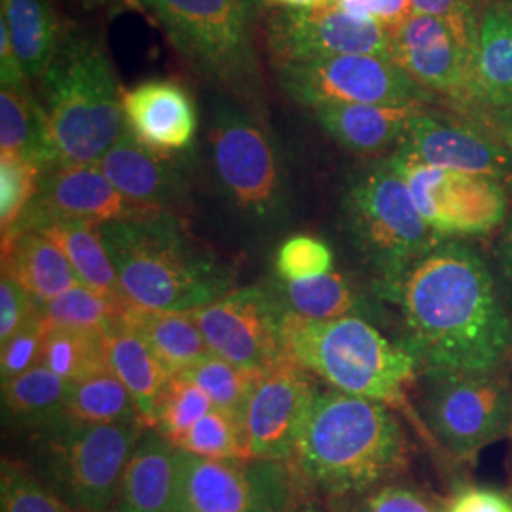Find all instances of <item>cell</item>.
Instances as JSON below:
<instances>
[{"label": "cell", "instance_id": "obj_43", "mask_svg": "<svg viewBox=\"0 0 512 512\" xmlns=\"http://www.w3.org/2000/svg\"><path fill=\"white\" fill-rule=\"evenodd\" d=\"M44 340H46V321L40 315L35 321L19 329L14 336H10L6 342H2V353H0L2 384L18 378L44 361Z\"/></svg>", "mask_w": 512, "mask_h": 512}, {"label": "cell", "instance_id": "obj_10", "mask_svg": "<svg viewBox=\"0 0 512 512\" xmlns=\"http://www.w3.org/2000/svg\"><path fill=\"white\" fill-rule=\"evenodd\" d=\"M418 414L446 456L473 463L503 437L512 421V384L497 372H420Z\"/></svg>", "mask_w": 512, "mask_h": 512}, {"label": "cell", "instance_id": "obj_45", "mask_svg": "<svg viewBox=\"0 0 512 512\" xmlns=\"http://www.w3.org/2000/svg\"><path fill=\"white\" fill-rule=\"evenodd\" d=\"M442 512H512V497L495 488L463 486L444 501Z\"/></svg>", "mask_w": 512, "mask_h": 512}, {"label": "cell", "instance_id": "obj_57", "mask_svg": "<svg viewBox=\"0 0 512 512\" xmlns=\"http://www.w3.org/2000/svg\"><path fill=\"white\" fill-rule=\"evenodd\" d=\"M509 2H512V0H509Z\"/></svg>", "mask_w": 512, "mask_h": 512}, {"label": "cell", "instance_id": "obj_19", "mask_svg": "<svg viewBox=\"0 0 512 512\" xmlns=\"http://www.w3.org/2000/svg\"><path fill=\"white\" fill-rule=\"evenodd\" d=\"M148 209L126 200L107 179L99 164H55L44 169L35 202L25 211L14 232L2 243L23 232H37L52 222H88L103 226L112 220L129 219Z\"/></svg>", "mask_w": 512, "mask_h": 512}, {"label": "cell", "instance_id": "obj_23", "mask_svg": "<svg viewBox=\"0 0 512 512\" xmlns=\"http://www.w3.org/2000/svg\"><path fill=\"white\" fill-rule=\"evenodd\" d=\"M425 107L327 105L313 109L330 139L359 156H376L399 147L414 114Z\"/></svg>", "mask_w": 512, "mask_h": 512}, {"label": "cell", "instance_id": "obj_27", "mask_svg": "<svg viewBox=\"0 0 512 512\" xmlns=\"http://www.w3.org/2000/svg\"><path fill=\"white\" fill-rule=\"evenodd\" d=\"M19 61L29 80L40 82L54 61L69 27L55 12L52 0H0Z\"/></svg>", "mask_w": 512, "mask_h": 512}, {"label": "cell", "instance_id": "obj_56", "mask_svg": "<svg viewBox=\"0 0 512 512\" xmlns=\"http://www.w3.org/2000/svg\"><path fill=\"white\" fill-rule=\"evenodd\" d=\"M177 512H186V511H177Z\"/></svg>", "mask_w": 512, "mask_h": 512}, {"label": "cell", "instance_id": "obj_30", "mask_svg": "<svg viewBox=\"0 0 512 512\" xmlns=\"http://www.w3.org/2000/svg\"><path fill=\"white\" fill-rule=\"evenodd\" d=\"M69 385L44 363L2 384L4 423L37 433L65 420Z\"/></svg>", "mask_w": 512, "mask_h": 512}, {"label": "cell", "instance_id": "obj_52", "mask_svg": "<svg viewBox=\"0 0 512 512\" xmlns=\"http://www.w3.org/2000/svg\"><path fill=\"white\" fill-rule=\"evenodd\" d=\"M272 8H287V10H321L329 8L334 0H262Z\"/></svg>", "mask_w": 512, "mask_h": 512}, {"label": "cell", "instance_id": "obj_16", "mask_svg": "<svg viewBox=\"0 0 512 512\" xmlns=\"http://www.w3.org/2000/svg\"><path fill=\"white\" fill-rule=\"evenodd\" d=\"M393 33L376 21L349 18L338 8H274L264 23V40L274 67L340 55L391 57Z\"/></svg>", "mask_w": 512, "mask_h": 512}, {"label": "cell", "instance_id": "obj_51", "mask_svg": "<svg viewBox=\"0 0 512 512\" xmlns=\"http://www.w3.org/2000/svg\"><path fill=\"white\" fill-rule=\"evenodd\" d=\"M334 8L344 12L349 18L361 19V21H374L370 14V2L368 0H334Z\"/></svg>", "mask_w": 512, "mask_h": 512}, {"label": "cell", "instance_id": "obj_8", "mask_svg": "<svg viewBox=\"0 0 512 512\" xmlns=\"http://www.w3.org/2000/svg\"><path fill=\"white\" fill-rule=\"evenodd\" d=\"M145 429L143 421H57L33 435L25 467L74 511L110 512L129 456Z\"/></svg>", "mask_w": 512, "mask_h": 512}, {"label": "cell", "instance_id": "obj_15", "mask_svg": "<svg viewBox=\"0 0 512 512\" xmlns=\"http://www.w3.org/2000/svg\"><path fill=\"white\" fill-rule=\"evenodd\" d=\"M480 19L410 16L391 38V59L427 92L471 99Z\"/></svg>", "mask_w": 512, "mask_h": 512}, {"label": "cell", "instance_id": "obj_1", "mask_svg": "<svg viewBox=\"0 0 512 512\" xmlns=\"http://www.w3.org/2000/svg\"><path fill=\"white\" fill-rule=\"evenodd\" d=\"M401 313L420 372H497L512 357V311L492 264L465 239H444L378 294Z\"/></svg>", "mask_w": 512, "mask_h": 512}, {"label": "cell", "instance_id": "obj_35", "mask_svg": "<svg viewBox=\"0 0 512 512\" xmlns=\"http://www.w3.org/2000/svg\"><path fill=\"white\" fill-rule=\"evenodd\" d=\"M181 374L202 389L213 408L243 420L247 403L264 372L232 365L211 353Z\"/></svg>", "mask_w": 512, "mask_h": 512}, {"label": "cell", "instance_id": "obj_47", "mask_svg": "<svg viewBox=\"0 0 512 512\" xmlns=\"http://www.w3.org/2000/svg\"><path fill=\"white\" fill-rule=\"evenodd\" d=\"M494 274L499 289L507 302H512V215L505 222L503 232L497 239L494 249Z\"/></svg>", "mask_w": 512, "mask_h": 512}, {"label": "cell", "instance_id": "obj_20", "mask_svg": "<svg viewBox=\"0 0 512 512\" xmlns=\"http://www.w3.org/2000/svg\"><path fill=\"white\" fill-rule=\"evenodd\" d=\"M99 167L112 186L135 205L173 213L188 198V164L183 156L145 147L128 129Z\"/></svg>", "mask_w": 512, "mask_h": 512}, {"label": "cell", "instance_id": "obj_26", "mask_svg": "<svg viewBox=\"0 0 512 512\" xmlns=\"http://www.w3.org/2000/svg\"><path fill=\"white\" fill-rule=\"evenodd\" d=\"M471 99L512 107V2H495L480 18Z\"/></svg>", "mask_w": 512, "mask_h": 512}, {"label": "cell", "instance_id": "obj_29", "mask_svg": "<svg viewBox=\"0 0 512 512\" xmlns=\"http://www.w3.org/2000/svg\"><path fill=\"white\" fill-rule=\"evenodd\" d=\"M124 319L145 338L171 376L181 374L211 355L190 311L141 310L129 306Z\"/></svg>", "mask_w": 512, "mask_h": 512}, {"label": "cell", "instance_id": "obj_3", "mask_svg": "<svg viewBox=\"0 0 512 512\" xmlns=\"http://www.w3.org/2000/svg\"><path fill=\"white\" fill-rule=\"evenodd\" d=\"M120 291L133 308L194 311L234 289V272L171 211L99 226Z\"/></svg>", "mask_w": 512, "mask_h": 512}, {"label": "cell", "instance_id": "obj_7", "mask_svg": "<svg viewBox=\"0 0 512 512\" xmlns=\"http://www.w3.org/2000/svg\"><path fill=\"white\" fill-rule=\"evenodd\" d=\"M342 220L355 251L374 274L376 296L444 241L421 217L389 158L349 177Z\"/></svg>", "mask_w": 512, "mask_h": 512}, {"label": "cell", "instance_id": "obj_6", "mask_svg": "<svg viewBox=\"0 0 512 512\" xmlns=\"http://www.w3.org/2000/svg\"><path fill=\"white\" fill-rule=\"evenodd\" d=\"M175 52L232 101L264 114L249 0H145Z\"/></svg>", "mask_w": 512, "mask_h": 512}, {"label": "cell", "instance_id": "obj_25", "mask_svg": "<svg viewBox=\"0 0 512 512\" xmlns=\"http://www.w3.org/2000/svg\"><path fill=\"white\" fill-rule=\"evenodd\" d=\"M103 338L110 370L128 387L141 418L152 427L156 404L171 374L124 315L103 330Z\"/></svg>", "mask_w": 512, "mask_h": 512}, {"label": "cell", "instance_id": "obj_17", "mask_svg": "<svg viewBox=\"0 0 512 512\" xmlns=\"http://www.w3.org/2000/svg\"><path fill=\"white\" fill-rule=\"evenodd\" d=\"M319 387L291 357L266 370L243 414L249 456L291 461Z\"/></svg>", "mask_w": 512, "mask_h": 512}, {"label": "cell", "instance_id": "obj_55", "mask_svg": "<svg viewBox=\"0 0 512 512\" xmlns=\"http://www.w3.org/2000/svg\"><path fill=\"white\" fill-rule=\"evenodd\" d=\"M135 2H141V4H145V0H135Z\"/></svg>", "mask_w": 512, "mask_h": 512}, {"label": "cell", "instance_id": "obj_24", "mask_svg": "<svg viewBox=\"0 0 512 512\" xmlns=\"http://www.w3.org/2000/svg\"><path fill=\"white\" fill-rule=\"evenodd\" d=\"M2 274L16 281L40 308L82 285L65 253L40 232H23L2 243Z\"/></svg>", "mask_w": 512, "mask_h": 512}, {"label": "cell", "instance_id": "obj_54", "mask_svg": "<svg viewBox=\"0 0 512 512\" xmlns=\"http://www.w3.org/2000/svg\"><path fill=\"white\" fill-rule=\"evenodd\" d=\"M509 439H511V444H512V421H511V429H509Z\"/></svg>", "mask_w": 512, "mask_h": 512}, {"label": "cell", "instance_id": "obj_4", "mask_svg": "<svg viewBox=\"0 0 512 512\" xmlns=\"http://www.w3.org/2000/svg\"><path fill=\"white\" fill-rule=\"evenodd\" d=\"M122 88L101 38L69 29L40 80L59 164H99L126 133Z\"/></svg>", "mask_w": 512, "mask_h": 512}, {"label": "cell", "instance_id": "obj_2", "mask_svg": "<svg viewBox=\"0 0 512 512\" xmlns=\"http://www.w3.org/2000/svg\"><path fill=\"white\" fill-rule=\"evenodd\" d=\"M293 459L308 486L338 503L401 480L410 440L391 406L330 387L317 391Z\"/></svg>", "mask_w": 512, "mask_h": 512}, {"label": "cell", "instance_id": "obj_42", "mask_svg": "<svg viewBox=\"0 0 512 512\" xmlns=\"http://www.w3.org/2000/svg\"><path fill=\"white\" fill-rule=\"evenodd\" d=\"M334 255L325 241L313 236H293L283 241L275 255V272L283 281H302L332 272Z\"/></svg>", "mask_w": 512, "mask_h": 512}, {"label": "cell", "instance_id": "obj_49", "mask_svg": "<svg viewBox=\"0 0 512 512\" xmlns=\"http://www.w3.org/2000/svg\"><path fill=\"white\" fill-rule=\"evenodd\" d=\"M412 2V16H459V14H473L475 8L471 0H410Z\"/></svg>", "mask_w": 512, "mask_h": 512}, {"label": "cell", "instance_id": "obj_28", "mask_svg": "<svg viewBox=\"0 0 512 512\" xmlns=\"http://www.w3.org/2000/svg\"><path fill=\"white\" fill-rule=\"evenodd\" d=\"M0 156H18L48 169L59 164L46 110L27 88L0 92Z\"/></svg>", "mask_w": 512, "mask_h": 512}, {"label": "cell", "instance_id": "obj_11", "mask_svg": "<svg viewBox=\"0 0 512 512\" xmlns=\"http://www.w3.org/2000/svg\"><path fill=\"white\" fill-rule=\"evenodd\" d=\"M275 76L283 92L311 110L327 105L425 107L433 101V93L382 55H340L277 65Z\"/></svg>", "mask_w": 512, "mask_h": 512}, {"label": "cell", "instance_id": "obj_37", "mask_svg": "<svg viewBox=\"0 0 512 512\" xmlns=\"http://www.w3.org/2000/svg\"><path fill=\"white\" fill-rule=\"evenodd\" d=\"M175 446L192 456L209 459H249L243 420L213 408L184 433Z\"/></svg>", "mask_w": 512, "mask_h": 512}, {"label": "cell", "instance_id": "obj_44", "mask_svg": "<svg viewBox=\"0 0 512 512\" xmlns=\"http://www.w3.org/2000/svg\"><path fill=\"white\" fill-rule=\"evenodd\" d=\"M42 315L37 302L6 274L0 279V342Z\"/></svg>", "mask_w": 512, "mask_h": 512}, {"label": "cell", "instance_id": "obj_13", "mask_svg": "<svg viewBox=\"0 0 512 512\" xmlns=\"http://www.w3.org/2000/svg\"><path fill=\"white\" fill-rule=\"evenodd\" d=\"M291 461L209 459L181 450L179 509L186 512H291Z\"/></svg>", "mask_w": 512, "mask_h": 512}, {"label": "cell", "instance_id": "obj_53", "mask_svg": "<svg viewBox=\"0 0 512 512\" xmlns=\"http://www.w3.org/2000/svg\"><path fill=\"white\" fill-rule=\"evenodd\" d=\"M291 512H323L319 507H315V505H311V503H304V505H298V507H294Z\"/></svg>", "mask_w": 512, "mask_h": 512}, {"label": "cell", "instance_id": "obj_40", "mask_svg": "<svg viewBox=\"0 0 512 512\" xmlns=\"http://www.w3.org/2000/svg\"><path fill=\"white\" fill-rule=\"evenodd\" d=\"M0 512H76L52 494L25 465L2 459Z\"/></svg>", "mask_w": 512, "mask_h": 512}, {"label": "cell", "instance_id": "obj_36", "mask_svg": "<svg viewBox=\"0 0 512 512\" xmlns=\"http://www.w3.org/2000/svg\"><path fill=\"white\" fill-rule=\"evenodd\" d=\"M129 304L97 294L78 285L67 293L59 294L42 308V317L48 325L73 329L105 330L120 319Z\"/></svg>", "mask_w": 512, "mask_h": 512}, {"label": "cell", "instance_id": "obj_31", "mask_svg": "<svg viewBox=\"0 0 512 512\" xmlns=\"http://www.w3.org/2000/svg\"><path fill=\"white\" fill-rule=\"evenodd\" d=\"M37 232L52 239L65 253L84 287L112 300L126 302L99 226L88 222H52Z\"/></svg>", "mask_w": 512, "mask_h": 512}, {"label": "cell", "instance_id": "obj_12", "mask_svg": "<svg viewBox=\"0 0 512 512\" xmlns=\"http://www.w3.org/2000/svg\"><path fill=\"white\" fill-rule=\"evenodd\" d=\"M387 158L440 238L486 236L509 219V188L494 179L420 164L395 152Z\"/></svg>", "mask_w": 512, "mask_h": 512}, {"label": "cell", "instance_id": "obj_33", "mask_svg": "<svg viewBox=\"0 0 512 512\" xmlns=\"http://www.w3.org/2000/svg\"><path fill=\"white\" fill-rule=\"evenodd\" d=\"M65 420L76 423H139L143 418L128 387L107 368L69 385Z\"/></svg>", "mask_w": 512, "mask_h": 512}, {"label": "cell", "instance_id": "obj_34", "mask_svg": "<svg viewBox=\"0 0 512 512\" xmlns=\"http://www.w3.org/2000/svg\"><path fill=\"white\" fill-rule=\"evenodd\" d=\"M42 363L69 384L107 370L103 330L55 327L46 323Z\"/></svg>", "mask_w": 512, "mask_h": 512}, {"label": "cell", "instance_id": "obj_21", "mask_svg": "<svg viewBox=\"0 0 512 512\" xmlns=\"http://www.w3.org/2000/svg\"><path fill=\"white\" fill-rule=\"evenodd\" d=\"M129 133L167 154H184L198 131V110L190 92L173 80H147L122 95Z\"/></svg>", "mask_w": 512, "mask_h": 512}, {"label": "cell", "instance_id": "obj_9", "mask_svg": "<svg viewBox=\"0 0 512 512\" xmlns=\"http://www.w3.org/2000/svg\"><path fill=\"white\" fill-rule=\"evenodd\" d=\"M213 173L222 196L251 226L274 228L291 209V183L272 133L236 101H220L209 128Z\"/></svg>", "mask_w": 512, "mask_h": 512}, {"label": "cell", "instance_id": "obj_39", "mask_svg": "<svg viewBox=\"0 0 512 512\" xmlns=\"http://www.w3.org/2000/svg\"><path fill=\"white\" fill-rule=\"evenodd\" d=\"M44 167L18 156H0V230L8 238L35 202Z\"/></svg>", "mask_w": 512, "mask_h": 512}, {"label": "cell", "instance_id": "obj_14", "mask_svg": "<svg viewBox=\"0 0 512 512\" xmlns=\"http://www.w3.org/2000/svg\"><path fill=\"white\" fill-rule=\"evenodd\" d=\"M213 355L232 365L266 372L287 357L283 342L285 308L277 294L241 287L200 310L190 311Z\"/></svg>", "mask_w": 512, "mask_h": 512}, {"label": "cell", "instance_id": "obj_22", "mask_svg": "<svg viewBox=\"0 0 512 512\" xmlns=\"http://www.w3.org/2000/svg\"><path fill=\"white\" fill-rule=\"evenodd\" d=\"M179 495L181 450L147 427L129 456L114 512H177Z\"/></svg>", "mask_w": 512, "mask_h": 512}, {"label": "cell", "instance_id": "obj_5", "mask_svg": "<svg viewBox=\"0 0 512 512\" xmlns=\"http://www.w3.org/2000/svg\"><path fill=\"white\" fill-rule=\"evenodd\" d=\"M283 342L287 357L332 389L391 408L408 406L420 374L416 359L365 317L311 321L285 311Z\"/></svg>", "mask_w": 512, "mask_h": 512}, {"label": "cell", "instance_id": "obj_46", "mask_svg": "<svg viewBox=\"0 0 512 512\" xmlns=\"http://www.w3.org/2000/svg\"><path fill=\"white\" fill-rule=\"evenodd\" d=\"M0 82H2V88H27L31 82L19 61L10 31L2 19H0Z\"/></svg>", "mask_w": 512, "mask_h": 512}, {"label": "cell", "instance_id": "obj_48", "mask_svg": "<svg viewBox=\"0 0 512 512\" xmlns=\"http://www.w3.org/2000/svg\"><path fill=\"white\" fill-rule=\"evenodd\" d=\"M372 19L385 31L395 33L412 16L410 0H368Z\"/></svg>", "mask_w": 512, "mask_h": 512}, {"label": "cell", "instance_id": "obj_50", "mask_svg": "<svg viewBox=\"0 0 512 512\" xmlns=\"http://www.w3.org/2000/svg\"><path fill=\"white\" fill-rule=\"evenodd\" d=\"M495 137L509 148L512 154V107L499 109L494 112Z\"/></svg>", "mask_w": 512, "mask_h": 512}, {"label": "cell", "instance_id": "obj_38", "mask_svg": "<svg viewBox=\"0 0 512 512\" xmlns=\"http://www.w3.org/2000/svg\"><path fill=\"white\" fill-rule=\"evenodd\" d=\"M211 410L213 403L202 389L183 374H177L169 378L158 399L152 427L175 444Z\"/></svg>", "mask_w": 512, "mask_h": 512}, {"label": "cell", "instance_id": "obj_32", "mask_svg": "<svg viewBox=\"0 0 512 512\" xmlns=\"http://www.w3.org/2000/svg\"><path fill=\"white\" fill-rule=\"evenodd\" d=\"M277 291L281 294V304L285 311L311 321H334L342 317L370 315L363 294L355 291L348 279L336 272L302 281L281 279Z\"/></svg>", "mask_w": 512, "mask_h": 512}, {"label": "cell", "instance_id": "obj_41", "mask_svg": "<svg viewBox=\"0 0 512 512\" xmlns=\"http://www.w3.org/2000/svg\"><path fill=\"white\" fill-rule=\"evenodd\" d=\"M340 512H442L444 501L414 484L395 480L368 494L338 501Z\"/></svg>", "mask_w": 512, "mask_h": 512}, {"label": "cell", "instance_id": "obj_18", "mask_svg": "<svg viewBox=\"0 0 512 512\" xmlns=\"http://www.w3.org/2000/svg\"><path fill=\"white\" fill-rule=\"evenodd\" d=\"M420 164L488 177L512 190V154L495 133L442 112L420 109L393 150Z\"/></svg>", "mask_w": 512, "mask_h": 512}]
</instances>
